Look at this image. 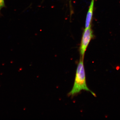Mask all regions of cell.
Masks as SVG:
<instances>
[{
	"mask_svg": "<svg viewBox=\"0 0 120 120\" xmlns=\"http://www.w3.org/2000/svg\"><path fill=\"white\" fill-rule=\"evenodd\" d=\"M83 61L84 58L80 57L76 69L74 85L71 91L68 94L69 96H74L82 90L90 91L95 96V94L87 86Z\"/></svg>",
	"mask_w": 120,
	"mask_h": 120,
	"instance_id": "obj_1",
	"label": "cell"
},
{
	"mask_svg": "<svg viewBox=\"0 0 120 120\" xmlns=\"http://www.w3.org/2000/svg\"><path fill=\"white\" fill-rule=\"evenodd\" d=\"M94 36L93 32L91 29V25L89 27L85 28L82 33L79 47V51L81 58H84L87 48Z\"/></svg>",
	"mask_w": 120,
	"mask_h": 120,
	"instance_id": "obj_2",
	"label": "cell"
},
{
	"mask_svg": "<svg viewBox=\"0 0 120 120\" xmlns=\"http://www.w3.org/2000/svg\"><path fill=\"white\" fill-rule=\"evenodd\" d=\"M94 0H91L86 15L85 27L87 28L90 26L93 14Z\"/></svg>",
	"mask_w": 120,
	"mask_h": 120,
	"instance_id": "obj_3",
	"label": "cell"
},
{
	"mask_svg": "<svg viewBox=\"0 0 120 120\" xmlns=\"http://www.w3.org/2000/svg\"><path fill=\"white\" fill-rule=\"evenodd\" d=\"M5 6L4 0H0V12L3 8Z\"/></svg>",
	"mask_w": 120,
	"mask_h": 120,
	"instance_id": "obj_4",
	"label": "cell"
},
{
	"mask_svg": "<svg viewBox=\"0 0 120 120\" xmlns=\"http://www.w3.org/2000/svg\"><path fill=\"white\" fill-rule=\"evenodd\" d=\"M22 70V68H21L19 69V70H20V71H21V70Z\"/></svg>",
	"mask_w": 120,
	"mask_h": 120,
	"instance_id": "obj_5",
	"label": "cell"
}]
</instances>
